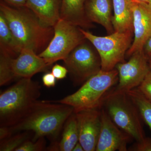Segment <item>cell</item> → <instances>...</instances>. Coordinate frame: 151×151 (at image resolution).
<instances>
[{
  "instance_id": "2",
  "label": "cell",
  "mask_w": 151,
  "mask_h": 151,
  "mask_svg": "<svg viewBox=\"0 0 151 151\" xmlns=\"http://www.w3.org/2000/svg\"><path fill=\"white\" fill-rule=\"evenodd\" d=\"M22 8H14L1 2L0 13L22 48L42 52L53 37L54 28L43 25L29 9Z\"/></svg>"
},
{
  "instance_id": "5",
  "label": "cell",
  "mask_w": 151,
  "mask_h": 151,
  "mask_svg": "<svg viewBox=\"0 0 151 151\" xmlns=\"http://www.w3.org/2000/svg\"><path fill=\"white\" fill-rule=\"evenodd\" d=\"M102 108L120 129L136 142L145 137L139 111L127 93L111 90L105 97Z\"/></svg>"
},
{
  "instance_id": "32",
  "label": "cell",
  "mask_w": 151,
  "mask_h": 151,
  "mask_svg": "<svg viewBox=\"0 0 151 151\" xmlns=\"http://www.w3.org/2000/svg\"><path fill=\"white\" fill-rule=\"evenodd\" d=\"M132 1L136 3H149V0H132Z\"/></svg>"
},
{
  "instance_id": "12",
  "label": "cell",
  "mask_w": 151,
  "mask_h": 151,
  "mask_svg": "<svg viewBox=\"0 0 151 151\" xmlns=\"http://www.w3.org/2000/svg\"><path fill=\"white\" fill-rule=\"evenodd\" d=\"M134 39L127 52L128 56L143 50L151 36V5L149 3L133 2Z\"/></svg>"
},
{
  "instance_id": "28",
  "label": "cell",
  "mask_w": 151,
  "mask_h": 151,
  "mask_svg": "<svg viewBox=\"0 0 151 151\" xmlns=\"http://www.w3.org/2000/svg\"><path fill=\"white\" fill-rule=\"evenodd\" d=\"M9 127H1L0 128V141L6 139L12 135Z\"/></svg>"
},
{
  "instance_id": "20",
  "label": "cell",
  "mask_w": 151,
  "mask_h": 151,
  "mask_svg": "<svg viewBox=\"0 0 151 151\" xmlns=\"http://www.w3.org/2000/svg\"><path fill=\"white\" fill-rule=\"evenodd\" d=\"M139 111L141 117L151 129V103L144 97L137 88L127 92Z\"/></svg>"
},
{
  "instance_id": "24",
  "label": "cell",
  "mask_w": 151,
  "mask_h": 151,
  "mask_svg": "<svg viewBox=\"0 0 151 151\" xmlns=\"http://www.w3.org/2000/svg\"><path fill=\"white\" fill-rule=\"evenodd\" d=\"M137 89L151 103V70L148 73Z\"/></svg>"
},
{
  "instance_id": "8",
  "label": "cell",
  "mask_w": 151,
  "mask_h": 151,
  "mask_svg": "<svg viewBox=\"0 0 151 151\" xmlns=\"http://www.w3.org/2000/svg\"><path fill=\"white\" fill-rule=\"evenodd\" d=\"M63 61L76 84H83L101 70L100 56L83 42L73 49Z\"/></svg>"
},
{
  "instance_id": "18",
  "label": "cell",
  "mask_w": 151,
  "mask_h": 151,
  "mask_svg": "<svg viewBox=\"0 0 151 151\" xmlns=\"http://www.w3.org/2000/svg\"><path fill=\"white\" fill-rule=\"evenodd\" d=\"M0 47L1 51L15 58L19 54L22 47L9 27L5 19L0 13Z\"/></svg>"
},
{
  "instance_id": "31",
  "label": "cell",
  "mask_w": 151,
  "mask_h": 151,
  "mask_svg": "<svg viewBox=\"0 0 151 151\" xmlns=\"http://www.w3.org/2000/svg\"><path fill=\"white\" fill-rule=\"evenodd\" d=\"M73 151H84V149L83 147L81 145V144L78 142L77 144L76 145L75 147L73 149Z\"/></svg>"
},
{
  "instance_id": "17",
  "label": "cell",
  "mask_w": 151,
  "mask_h": 151,
  "mask_svg": "<svg viewBox=\"0 0 151 151\" xmlns=\"http://www.w3.org/2000/svg\"><path fill=\"white\" fill-rule=\"evenodd\" d=\"M86 0H61L60 18L76 26L86 24Z\"/></svg>"
},
{
  "instance_id": "10",
  "label": "cell",
  "mask_w": 151,
  "mask_h": 151,
  "mask_svg": "<svg viewBox=\"0 0 151 151\" xmlns=\"http://www.w3.org/2000/svg\"><path fill=\"white\" fill-rule=\"evenodd\" d=\"M101 129L96 151H127L131 137L120 129L105 109L101 108Z\"/></svg>"
},
{
  "instance_id": "21",
  "label": "cell",
  "mask_w": 151,
  "mask_h": 151,
  "mask_svg": "<svg viewBox=\"0 0 151 151\" xmlns=\"http://www.w3.org/2000/svg\"><path fill=\"white\" fill-rule=\"evenodd\" d=\"M34 133L30 131L17 132L6 139L1 140L0 151H16L26 141L32 139Z\"/></svg>"
},
{
  "instance_id": "22",
  "label": "cell",
  "mask_w": 151,
  "mask_h": 151,
  "mask_svg": "<svg viewBox=\"0 0 151 151\" xmlns=\"http://www.w3.org/2000/svg\"><path fill=\"white\" fill-rule=\"evenodd\" d=\"M13 57L9 54L1 51L0 55V86L8 84L16 78L12 69Z\"/></svg>"
},
{
  "instance_id": "15",
  "label": "cell",
  "mask_w": 151,
  "mask_h": 151,
  "mask_svg": "<svg viewBox=\"0 0 151 151\" xmlns=\"http://www.w3.org/2000/svg\"><path fill=\"white\" fill-rule=\"evenodd\" d=\"M111 0H90L85 12L89 21L101 25L109 34L114 32L111 16Z\"/></svg>"
},
{
  "instance_id": "6",
  "label": "cell",
  "mask_w": 151,
  "mask_h": 151,
  "mask_svg": "<svg viewBox=\"0 0 151 151\" xmlns=\"http://www.w3.org/2000/svg\"><path fill=\"white\" fill-rule=\"evenodd\" d=\"M80 30L97 50L101 60V70L110 71L118 63L124 62L134 33L114 32L105 36H98L82 29Z\"/></svg>"
},
{
  "instance_id": "16",
  "label": "cell",
  "mask_w": 151,
  "mask_h": 151,
  "mask_svg": "<svg viewBox=\"0 0 151 151\" xmlns=\"http://www.w3.org/2000/svg\"><path fill=\"white\" fill-rule=\"evenodd\" d=\"M114 15L112 22L114 31L134 33L133 1L113 0Z\"/></svg>"
},
{
  "instance_id": "19",
  "label": "cell",
  "mask_w": 151,
  "mask_h": 151,
  "mask_svg": "<svg viewBox=\"0 0 151 151\" xmlns=\"http://www.w3.org/2000/svg\"><path fill=\"white\" fill-rule=\"evenodd\" d=\"M64 126L61 139L58 143L59 151H71L79 141L77 119L74 112Z\"/></svg>"
},
{
  "instance_id": "3",
  "label": "cell",
  "mask_w": 151,
  "mask_h": 151,
  "mask_svg": "<svg viewBox=\"0 0 151 151\" xmlns=\"http://www.w3.org/2000/svg\"><path fill=\"white\" fill-rule=\"evenodd\" d=\"M41 86L31 78H21L0 95V126H13L27 113L40 95Z\"/></svg>"
},
{
  "instance_id": "27",
  "label": "cell",
  "mask_w": 151,
  "mask_h": 151,
  "mask_svg": "<svg viewBox=\"0 0 151 151\" xmlns=\"http://www.w3.org/2000/svg\"><path fill=\"white\" fill-rule=\"evenodd\" d=\"M56 78L52 73H47L42 76V80L44 85L46 87H54L56 84Z\"/></svg>"
},
{
  "instance_id": "13",
  "label": "cell",
  "mask_w": 151,
  "mask_h": 151,
  "mask_svg": "<svg viewBox=\"0 0 151 151\" xmlns=\"http://www.w3.org/2000/svg\"><path fill=\"white\" fill-rule=\"evenodd\" d=\"M12 69L15 78H31L35 74L46 70L48 65L32 49L24 47L12 60Z\"/></svg>"
},
{
  "instance_id": "29",
  "label": "cell",
  "mask_w": 151,
  "mask_h": 151,
  "mask_svg": "<svg viewBox=\"0 0 151 151\" xmlns=\"http://www.w3.org/2000/svg\"><path fill=\"white\" fill-rule=\"evenodd\" d=\"M6 3L16 7H25L27 0H3Z\"/></svg>"
},
{
  "instance_id": "11",
  "label": "cell",
  "mask_w": 151,
  "mask_h": 151,
  "mask_svg": "<svg viewBox=\"0 0 151 151\" xmlns=\"http://www.w3.org/2000/svg\"><path fill=\"white\" fill-rule=\"evenodd\" d=\"M75 114L78 125V142L84 151H96L101 129L100 109L82 110Z\"/></svg>"
},
{
  "instance_id": "25",
  "label": "cell",
  "mask_w": 151,
  "mask_h": 151,
  "mask_svg": "<svg viewBox=\"0 0 151 151\" xmlns=\"http://www.w3.org/2000/svg\"><path fill=\"white\" fill-rule=\"evenodd\" d=\"M132 151H151V138L145 137L142 140L136 142L134 145L128 149Z\"/></svg>"
},
{
  "instance_id": "26",
  "label": "cell",
  "mask_w": 151,
  "mask_h": 151,
  "mask_svg": "<svg viewBox=\"0 0 151 151\" xmlns=\"http://www.w3.org/2000/svg\"><path fill=\"white\" fill-rule=\"evenodd\" d=\"M68 72V70L66 67L58 64L55 65L52 69V73L57 79L65 78Z\"/></svg>"
},
{
  "instance_id": "1",
  "label": "cell",
  "mask_w": 151,
  "mask_h": 151,
  "mask_svg": "<svg viewBox=\"0 0 151 151\" xmlns=\"http://www.w3.org/2000/svg\"><path fill=\"white\" fill-rule=\"evenodd\" d=\"M73 111L70 105L38 100L17 124L9 127L12 134L32 132L33 141L42 137H55Z\"/></svg>"
},
{
  "instance_id": "14",
  "label": "cell",
  "mask_w": 151,
  "mask_h": 151,
  "mask_svg": "<svg viewBox=\"0 0 151 151\" xmlns=\"http://www.w3.org/2000/svg\"><path fill=\"white\" fill-rule=\"evenodd\" d=\"M61 0H27L25 7L42 24L53 27L60 19Z\"/></svg>"
},
{
  "instance_id": "7",
  "label": "cell",
  "mask_w": 151,
  "mask_h": 151,
  "mask_svg": "<svg viewBox=\"0 0 151 151\" xmlns=\"http://www.w3.org/2000/svg\"><path fill=\"white\" fill-rule=\"evenodd\" d=\"M54 35L44 50L39 54L48 66L64 60L85 37L77 26L60 18L54 27Z\"/></svg>"
},
{
  "instance_id": "33",
  "label": "cell",
  "mask_w": 151,
  "mask_h": 151,
  "mask_svg": "<svg viewBox=\"0 0 151 151\" xmlns=\"http://www.w3.org/2000/svg\"><path fill=\"white\" fill-rule=\"evenodd\" d=\"M147 56L149 65H150V68L151 70V54H147Z\"/></svg>"
},
{
  "instance_id": "30",
  "label": "cell",
  "mask_w": 151,
  "mask_h": 151,
  "mask_svg": "<svg viewBox=\"0 0 151 151\" xmlns=\"http://www.w3.org/2000/svg\"><path fill=\"white\" fill-rule=\"evenodd\" d=\"M143 50L146 54H151V36L146 42Z\"/></svg>"
},
{
  "instance_id": "23",
  "label": "cell",
  "mask_w": 151,
  "mask_h": 151,
  "mask_svg": "<svg viewBox=\"0 0 151 151\" xmlns=\"http://www.w3.org/2000/svg\"><path fill=\"white\" fill-rule=\"evenodd\" d=\"M44 137L39 138L36 141L29 139L26 141L16 151H42L45 149Z\"/></svg>"
},
{
  "instance_id": "34",
  "label": "cell",
  "mask_w": 151,
  "mask_h": 151,
  "mask_svg": "<svg viewBox=\"0 0 151 151\" xmlns=\"http://www.w3.org/2000/svg\"><path fill=\"white\" fill-rule=\"evenodd\" d=\"M149 4L151 5V0H149Z\"/></svg>"
},
{
  "instance_id": "9",
  "label": "cell",
  "mask_w": 151,
  "mask_h": 151,
  "mask_svg": "<svg viewBox=\"0 0 151 151\" xmlns=\"http://www.w3.org/2000/svg\"><path fill=\"white\" fill-rule=\"evenodd\" d=\"M130 57L129 61L118 63L115 68L119 72V83L114 92L127 93L138 87L151 70L144 50Z\"/></svg>"
},
{
  "instance_id": "4",
  "label": "cell",
  "mask_w": 151,
  "mask_h": 151,
  "mask_svg": "<svg viewBox=\"0 0 151 151\" xmlns=\"http://www.w3.org/2000/svg\"><path fill=\"white\" fill-rule=\"evenodd\" d=\"M118 81L119 72L116 68L110 71L101 70L77 91L56 102L70 105L75 113L87 109H100L110 89Z\"/></svg>"
}]
</instances>
